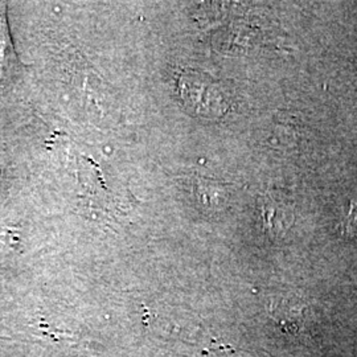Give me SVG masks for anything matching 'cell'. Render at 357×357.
<instances>
[{
    "mask_svg": "<svg viewBox=\"0 0 357 357\" xmlns=\"http://www.w3.org/2000/svg\"><path fill=\"white\" fill-rule=\"evenodd\" d=\"M261 212L264 217V222L265 227L268 229H277V224L281 222L284 225V220L287 217V205L283 202H278L275 199L271 197H264L262 199V204H261Z\"/></svg>",
    "mask_w": 357,
    "mask_h": 357,
    "instance_id": "3",
    "label": "cell"
},
{
    "mask_svg": "<svg viewBox=\"0 0 357 357\" xmlns=\"http://www.w3.org/2000/svg\"><path fill=\"white\" fill-rule=\"evenodd\" d=\"M19 60L13 51V41L6 17L0 16V85L16 76Z\"/></svg>",
    "mask_w": 357,
    "mask_h": 357,
    "instance_id": "2",
    "label": "cell"
},
{
    "mask_svg": "<svg viewBox=\"0 0 357 357\" xmlns=\"http://www.w3.org/2000/svg\"><path fill=\"white\" fill-rule=\"evenodd\" d=\"M178 86L184 106L200 116L218 118L228 109L216 82L200 73L185 72L178 78Z\"/></svg>",
    "mask_w": 357,
    "mask_h": 357,
    "instance_id": "1",
    "label": "cell"
},
{
    "mask_svg": "<svg viewBox=\"0 0 357 357\" xmlns=\"http://www.w3.org/2000/svg\"><path fill=\"white\" fill-rule=\"evenodd\" d=\"M345 234L348 236H356L357 234V199L355 202H352L351 208L347 213L344 220Z\"/></svg>",
    "mask_w": 357,
    "mask_h": 357,
    "instance_id": "4",
    "label": "cell"
}]
</instances>
